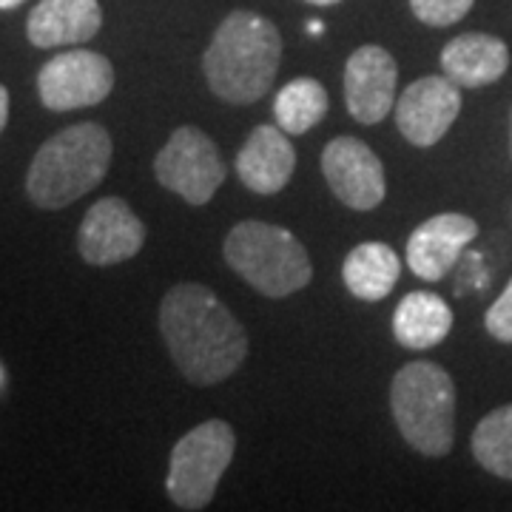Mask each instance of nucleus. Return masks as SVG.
<instances>
[{
    "label": "nucleus",
    "mask_w": 512,
    "mask_h": 512,
    "mask_svg": "<svg viewBox=\"0 0 512 512\" xmlns=\"http://www.w3.org/2000/svg\"><path fill=\"white\" fill-rule=\"evenodd\" d=\"M402 274V262L396 251L384 242H362L356 245L342 265V279L356 299L382 302L396 288Z\"/></svg>",
    "instance_id": "nucleus-18"
},
{
    "label": "nucleus",
    "mask_w": 512,
    "mask_h": 512,
    "mask_svg": "<svg viewBox=\"0 0 512 512\" xmlns=\"http://www.w3.org/2000/svg\"><path fill=\"white\" fill-rule=\"evenodd\" d=\"M510 69V49L501 37L467 32L453 37L441 49V72L458 89H484L501 80Z\"/></svg>",
    "instance_id": "nucleus-16"
},
{
    "label": "nucleus",
    "mask_w": 512,
    "mask_h": 512,
    "mask_svg": "<svg viewBox=\"0 0 512 512\" xmlns=\"http://www.w3.org/2000/svg\"><path fill=\"white\" fill-rule=\"evenodd\" d=\"M473 3L476 0H410V9L421 23L444 29L464 18L473 9Z\"/></svg>",
    "instance_id": "nucleus-21"
},
{
    "label": "nucleus",
    "mask_w": 512,
    "mask_h": 512,
    "mask_svg": "<svg viewBox=\"0 0 512 512\" xmlns=\"http://www.w3.org/2000/svg\"><path fill=\"white\" fill-rule=\"evenodd\" d=\"M478 237V222L467 214H436L407 239V265L424 282H439Z\"/></svg>",
    "instance_id": "nucleus-13"
},
{
    "label": "nucleus",
    "mask_w": 512,
    "mask_h": 512,
    "mask_svg": "<svg viewBox=\"0 0 512 512\" xmlns=\"http://www.w3.org/2000/svg\"><path fill=\"white\" fill-rule=\"evenodd\" d=\"M322 174L333 197L353 211H373L387 194V177L379 154L359 137H333L322 151Z\"/></svg>",
    "instance_id": "nucleus-9"
},
{
    "label": "nucleus",
    "mask_w": 512,
    "mask_h": 512,
    "mask_svg": "<svg viewBox=\"0 0 512 512\" xmlns=\"http://www.w3.org/2000/svg\"><path fill=\"white\" fill-rule=\"evenodd\" d=\"M473 456L495 478L512 481V404L495 407L473 430Z\"/></svg>",
    "instance_id": "nucleus-20"
},
{
    "label": "nucleus",
    "mask_w": 512,
    "mask_h": 512,
    "mask_svg": "<svg viewBox=\"0 0 512 512\" xmlns=\"http://www.w3.org/2000/svg\"><path fill=\"white\" fill-rule=\"evenodd\" d=\"M160 333L177 370L191 384H220L248 356V333L214 291L180 282L163 296Z\"/></svg>",
    "instance_id": "nucleus-1"
},
{
    "label": "nucleus",
    "mask_w": 512,
    "mask_h": 512,
    "mask_svg": "<svg viewBox=\"0 0 512 512\" xmlns=\"http://www.w3.org/2000/svg\"><path fill=\"white\" fill-rule=\"evenodd\" d=\"M114 89V66L106 55L69 49L37 72V94L49 111L92 109Z\"/></svg>",
    "instance_id": "nucleus-8"
},
{
    "label": "nucleus",
    "mask_w": 512,
    "mask_h": 512,
    "mask_svg": "<svg viewBox=\"0 0 512 512\" xmlns=\"http://www.w3.org/2000/svg\"><path fill=\"white\" fill-rule=\"evenodd\" d=\"M296 151L279 126H256L237 154V174L254 194L271 197L291 183Z\"/></svg>",
    "instance_id": "nucleus-14"
},
{
    "label": "nucleus",
    "mask_w": 512,
    "mask_h": 512,
    "mask_svg": "<svg viewBox=\"0 0 512 512\" xmlns=\"http://www.w3.org/2000/svg\"><path fill=\"white\" fill-rule=\"evenodd\" d=\"M237 436L231 424L222 419H208L188 430L174 444L165 490L180 510H205L220 487L225 470L234 461Z\"/></svg>",
    "instance_id": "nucleus-6"
},
{
    "label": "nucleus",
    "mask_w": 512,
    "mask_h": 512,
    "mask_svg": "<svg viewBox=\"0 0 512 512\" xmlns=\"http://www.w3.org/2000/svg\"><path fill=\"white\" fill-rule=\"evenodd\" d=\"M6 123H9V92H6V86H0V134H3Z\"/></svg>",
    "instance_id": "nucleus-23"
},
{
    "label": "nucleus",
    "mask_w": 512,
    "mask_h": 512,
    "mask_svg": "<svg viewBox=\"0 0 512 512\" xmlns=\"http://www.w3.org/2000/svg\"><path fill=\"white\" fill-rule=\"evenodd\" d=\"M313 6H333V3H339V0H308Z\"/></svg>",
    "instance_id": "nucleus-26"
},
{
    "label": "nucleus",
    "mask_w": 512,
    "mask_h": 512,
    "mask_svg": "<svg viewBox=\"0 0 512 512\" xmlns=\"http://www.w3.org/2000/svg\"><path fill=\"white\" fill-rule=\"evenodd\" d=\"M390 410L402 439L421 456H447L456 444V382L436 362H410L390 384Z\"/></svg>",
    "instance_id": "nucleus-4"
},
{
    "label": "nucleus",
    "mask_w": 512,
    "mask_h": 512,
    "mask_svg": "<svg viewBox=\"0 0 512 512\" xmlns=\"http://www.w3.org/2000/svg\"><path fill=\"white\" fill-rule=\"evenodd\" d=\"M146 242V225L120 197H103L86 211L77 231V251L94 268L120 265L140 254Z\"/></svg>",
    "instance_id": "nucleus-10"
},
{
    "label": "nucleus",
    "mask_w": 512,
    "mask_h": 512,
    "mask_svg": "<svg viewBox=\"0 0 512 512\" xmlns=\"http://www.w3.org/2000/svg\"><path fill=\"white\" fill-rule=\"evenodd\" d=\"M282 60V35L268 18L237 9L217 26L202 55L208 89L231 106H251L274 86Z\"/></svg>",
    "instance_id": "nucleus-2"
},
{
    "label": "nucleus",
    "mask_w": 512,
    "mask_h": 512,
    "mask_svg": "<svg viewBox=\"0 0 512 512\" xmlns=\"http://www.w3.org/2000/svg\"><path fill=\"white\" fill-rule=\"evenodd\" d=\"M20 3H26V0H0V9H18Z\"/></svg>",
    "instance_id": "nucleus-25"
},
{
    "label": "nucleus",
    "mask_w": 512,
    "mask_h": 512,
    "mask_svg": "<svg viewBox=\"0 0 512 512\" xmlns=\"http://www.w3.org/2000/svg\"><path fill=\"white\" fill-rule=\"evenodd\" d=\"M308 32H311V35H322V32H325V26H322L319 20H311V26H308Z\"/></svg>",
    "instance_id": "nucleus-24"
},
{
    "label": "nucleus",
    "mask_w": 512,
    "mask_h": 512,
    "mask_svg": "<svg viewBox=\"0 0 512 512\" xmlns=\"http://www.w3.org/2000/svg\"><path fill=\"white\" fill-rule=\"evenodd\" d=\"M484 328L495 342L512 345V279L507 282V288L501 291V296L490 305V311L484 316Z\"/></svg>",
    "instance_id": "nucleus-22"
},
{
    "label": "nucleus",
    "mask_w": 512,
    "mask_h": 512,
    "mask_svg": "<svg viewBox=\"0 0 512 512\" xmlns=\"http://www.w3.org/2000/svg\"><path fill=\"white\" fill-rule=\"evenodd\" d=\"M396 83H399L396 57L376 43L359 46L348 57L342 77L350 117L362 126L382 123L396 103Z\"/></svg>",
    "instance_id": "nucleus-12"
},
{
    "label": "nucleus",
    "mask_w": 512,
    "mask_h": 512,
    "mask_svg": "<svg viewBox=\"0 0 512 512\" xmlns=\"http://www.w3.org/2000/svg\"><path fill=\"white\" fill-rule=\"evenodd\" d=\"M114 143L100 123H74L57 131L32 157L26 194L37 208L60 211L106 180Z\"/></svg>",
    "instance_id": "nucleus-3"
},
{
    "label": "nucleus",
    "mask_w": 512,
    "mask_h": 512,
    "mask_svg": "<svg viewBox=\"0 0 512 512\" xmlns=\"http://www.w3.org/2000/svg\"><path fill=\"white\" fill-rule=\"evenodd\" d=\"M453 330L450 305L430 291H413L393 313V336L407 350H427L441 345Z\"/></svg>",
    "instance_id": "nucleus-17"
},
{
    "label": "nucleus",
    "mask_w": 512,
    "mask_h": 512,
    "mask_svg": "<svg viewBox=\"0 0 512 512\" xmlns=\"http://www.w3.org/2000/svg\"><path fill=\"white\" fill-rule=\"evenodd\" d=\"M328 114V92L316 77H296L285 83L274 100L276 126L285 134H308Z\"/></svg>",
    "instance_id": "nucleus-19"
},
{
    "label": "nucleus",
    "mask_w": 512,
    "mask_h": 512,
    "mask_svg": "<svg viewBox=\"0 0 512 512\" xmlns=\"http://www.w3.org/2000/svg\"><path fill=\"white\" fill-rule=\"evenodd\" d=\"M225 160L217 143L197 126H180L154 157V177L188 205H205L225 183Z\"/></svg>",
    "instance_id": "nucleus-7"
},
{
    "label": "nucleus",
    "mask_w": 512,
    "mask_h": 512,
    "mask_svg": "<svg viewBox=\"0 0 512 512\" xmlns=\"http://www.w3.org/2000/svg\"><path fill=\"white\" fill-rule=\"evenodd\" d=\"M103 26L100 0H40L29 12L26 37L37 49L89 43Z\"/></svg>",
    "instance_id": "nucleus-15"
},
{
    "label": "nucleus",
    "mask_w": 512,
    "mask_h": 512,
    "mask_svg": "<svg viewBox=\"0 0 512 512\" xmlns=\"http://www.w3.org/2000/svg\"><path fill=\"white\" fill-rule=\"evenodd\" d=\"M222 254L254 291L271 299H285L302 291L313 279L305 245L282 225L259 220L239 222L225 237Z\"/></svg>",
    "instance_id": "nucleus-5"
},
{
    "label": "nucleus",
    "mask_w": 512,
    "mask_h": 512,
    "mask_svg": "<svg viewBox=\"0 0 512 512\" xmlns=\"http://www.w3.org/2000/svg\"><path fill=\"white\" fill-rule=\"evenodd\" d=\"M461 111V92L447 74H430L410 83L396 103V126L407 143L430 148L450 131Z\"/></svg>",
    "instance_id": "nucleus-11"
}]
</instances>
